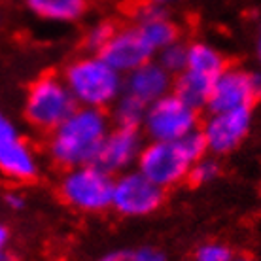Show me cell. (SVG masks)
<instances>
[{"mask_svg": "<svg viewBox=\"0 0 261 261\" xmlns=\"http://www.w3.org/2000/svg\"><path fill=\"white\" fill-rule=\"evenodd\" d=\"M206 153L208 150H206L204 137L201 129H195L172 142L146 140L138 157L137 169L146 178H150L155 186L167 191L190 180L193 163Z\"/></svg>", "mask_w": 261, "mask_h": 261, "instance_id": "7a4b0ae2", "label": "cell"}, {"mask_svg": "<svg viewBox=\"0 0 261 261\" xmlns=\"http://www.w3.org/2000/svg\"><path fill=\"white\" fill-rule=\"evenodd\" d=\"M61 78L78 106L110 110L123 93V76L114 70L98 53H85L63 68Z\"/></svg>", "mask_w": 261, "mask_h": 261, "instance_id": "3957f363", "label": "cell"}, {"mask_svg": "<svg viewBox=\"0 0 261 261\" xmlns=\"http://www.w3.org/2000/svg\"><path fill=\"white\" fill-rule=\"evenodd\" d=\"M227 66V59L220 49L204 40L188 44V63L184 70L195 72L199 76L214 82Z\"/></svg>", "mask_w": 261, "mask_h": 261, "instance_id": "9a60e30c", "label": "cell"}, {"mask_svg": "<svg viewBox=\"0 0 261 261\" xmlns=\"http://www.w3.org/2000/svg\"><path fill=\"white\" fill-rule=\"evenodd\" d=\"M172 82H174V76L165 70L155 59H151L129 74H125L123 93L150 106L157 98L172 93Z\"/></svg>", "mask_w": 261, "mask_h": 261, "instance_id": "5bb4252c", "label": "cell"}, {"mask_svg": "<svg viewBox=\"0 0 261 261\" xmlns=\"http://www.w3.org/2000/svg\"><path fill=\"white\" fill-rule=\"evenodd\" d=\"M133 25L153 53L161 51L169 44L180 40V29L176 21L169 15L167 6H161L157 2L138 8Z\"/></svg>", "mask_w": 261, "mask_h": 261, "instance_id": "4fadbf2b", "label": "cell"}, {"mask_svg": "<svg viewBox=\"0 0 261 261\" xmlns=\"http://www.w3.org/2000/svg\"><path fill=\"white\" fill-rule=\"evenodd\" d=\"M254 114L252 108H239V110L208 112L206 118L199 125L206 150L210 155L223 157L229 155L241 146L252 130Z\"/></svg>", "mask_w": 261, "mask_h": 261, "instance_id": "ba28073f", "label": "cell"}, {"mask_svg": "<svg viewBox=\"0 0 261 261\" xmlns=\"http://www.w3.org/2000/svg\"><path fill=\"white\" fill-rule=\"evenodd\" d=\"M10 231L4 223H0V261H10Z\"/></svg>", "mask_w": 261, "mask_h": 261, "instance_id": "4316f807", "label": "cell"}, {"mask_svg": "<svg viewBox=\"0 0 261 261\" xmlns=\"http://www.w3.org/2000/svg\"><path fill=\"white\" fill-rule=\"evenodd\" d=\"M220 174H222V165L218 161V157L206 153L193 163L190 172V182H193L195 186H206V184L216 182Z\"/></svg>", "mask_w": 261, "mask_h": 261, "instance_id": "ffe728a7", "label": "cell"}, {"mask_svg": "<svg viewBox=\"0 0 261 261\" xmlns=\"http://www.w3.org/2000/svg\"><path fill=\"white\" fill-rule=\"evenodd\" d=\"M114 176L97 163L80 165L63 170L57 193L68 208L80 214H102L112 208Z\"/></svg>", "mask_w": 261, "mask_h": 261, "instance_id": "5b68a950", "label": "cell"}, {"mask_svg": "<svg viewBox=\"0 0 261 261\" xmlns=\"http://www.w3.org/2000/svg\"><path fill=\"white\" fill-rule=\"evenodd\" d=\"M153 59L163 66L169 74L178 76L186 68V63H188V44L176 40V42L169 44L167 47H163L161 51H157Z\"/></svg>", "mask_w": 261, "mask_h": 261, "instance_id": "d6986e66", "label": "cell"}, {"mask_svg": "<svg viewBox=\"0 0 261 261\" xmlns=\"http://www.w3.org/2000/svg\"><path fill=\"white\" fill-rule=\"evenodd\" d=\"M199 110L169 93L146 108L140 133L148 142H172L199 129Z\"/></svg>", "mask_w": 261, "mask_h": 261, "instance_id": "8992f818", "label": "cell"}, {"mask_svg": "<svg viewBox=\"0 0 261 261\" xmlns=\"http://www.w3.org/2000/svg\"><path fill=\"white\" fill-rule=\"evenodd\" d=\"M116 31V25L112 21H97L95 25H91L84 34V46L89 53H98L105 44L110 40L112 33Z\"/></svg>", "mask_w": 261, "mask_h": 261, "instance_id": "44dd1931", "label": "cell"}, {"mask_svg": "<svg viewBox=\"0 0 261 261\" xmlns=\"http://www.w3.org/2000/svg\"><path fill=\"white\" fill-rule=\"evenodd\" d=\"M254 100H257V95H255L252 70H246L242 66L227 65L225 70L214 80L204 110L223 112L252 108Z\"/></svg>", "mask_w": 261, "mask_h": 261, "instance_id": "8fae6325", "label": "cell"}, {"mask_svg": "<svg viewBox=\"0 0 261 261\" xmlns=\"http://www.w3.org/2000/svg\"><path fill=\"white\" fill-rule=\"evenodd\" d=\"M4 204L13 212H19V210L25 208V195L19 191H8L4 195Z\"/></svg>", "mask_w": 261, "mask_h": 261, "instance_id": "d4e9b609", "label": "cell"}, {"mask_svg": "<svg viewBox=\"0 0 261 261\" xmlns=\"http://www.w3.org/2000/svg\"><path fill=\"white\" fill-rule=\"evenodd\" d=\"M212 80H206L190 70H182L178 76H174L172 82V93L186 105H190L195 110H204L212 89Z\"/></svg>", "mask_w": 261, "mask_h": 261, "instance_id": "e0dca14e", "label": "cell"}, {"mask_svg": "<svg viewBox=\"0 0 261 261\" xmlns=\"http://www.w3.org/2000/svg\"><path fill=\"white\" fill-rule=\"evenodd\" d=\"M165 202V191L138 169L114 178L112 210L121 218H146L155 214Z\"/></svg>", "mask_w": 261, "mask_h": 261, "instance_id": "52a82bcc", "label": "cell"}, {"mask_svg": "<svg viewBox=\"0 0 261 261\" xmlns=\"http://www.w3.org/2000/svg\"><path fill=\"white\" fill-rule=\"evenodd\" d=\"M6 116H4V114H2V110H0V125H2V123H4V121H6Z\"/></svg>", "mask_w": 261, "mask_h": 261, "instance_id": "f546056e", "label": "cell"}, {"mask_svg": "<svg viewBox=\"0 0 261 261\" xmlns=\"http://www.w3.org/2000/svg\"><path fill=\"white\" fill-rule=\"evenodd\" d=\"M133 252H135V261H169L163 250L157 246H150V244L135 248Z\"/></svg>", "mask_w": 261, "mask_h": 261, "instance_id": "603a6c76", "label": "cell"}, {"mask_svg": "<svg viewBox=\"0 0 261 261\" xmlns=\"http://www.w3.org/2000/svg\"><path fill=\"white\" fill-rule=\"evenodd\" d=\"M153 2L161 4V6H169V4H174V2H178V0H153Z\"/></svg>", "mask_w": 261, "mask_h": 261, "instance_id": "83f0119b", "label": "cell"}, {"mask_svg": "<svg viewBox=\"0 0 261 261\" xmlns=\"http://www.w3.org/2000/svg\"><path fill=\"white\" fill-rule=\"evenodd\" d=\"M144 144L146 138L140 129H125L112 125V129L108 130V135L98 148L95 163L116 178L127 170L137 169Z\"/></svg>", "mask_w": 261, "mask_h": 261, "instance_id": "30bf717a", "label": "cell"}, {"mask_svg": "<svg viewBox=\"0 0 261 261\" xmlns=\"http://www.w3.org/2000/svg\"><path fill=\"white\" fill-rule=\"evenodd\" d=\"M110 129L112 121L106 110L78 106L57 129L47 135V157L63 170L95 163L98 148Z\"/></svg>", "mask_w": 261, "mask_h": 261, "instance_id": "6da1fadb", "label": "cell"}, {"mask_svg": "<svg viewBox=\"0 0 261 261\" xmlns=\"http://www.w3.org/2000/svg\"><path fill=\"white\" fill-rule=\"evenodd\" d=\"M231 261H254V259H250V257H246V255H235Z\"/></svg>", "mask_w": 261, "mask_h": 261, "instance_id": "f1b7e54d", "label": "cell"}, {"mask_svg": "<svg viewBox=\"0 0 261 261\" xmlns=\"http://www.w3.org/2000/svg\"><path fill=\"white\" fill-rule=\"evenodd\" d=\"M255 59H257V70H252V76H254L255 95L261 98V23L255 31Z\"/></svg>", "mask_w": 261, "mask_h": 261, "instance_id": "cb8c5ba5", "label": "cell"}, {"mask_svg": "<svg viewBox=\"0 0 261 261\" xmlns=\"http://www.w3.org/2000/svg\"><path fill=\"white\" fill-rule=\"evenodd\" d=\"M98 55L121 76L129 74L155 57V53L144 42L135 25L116 27V31L112 33L110 40L98 51Z\"/></svg>", "mask_w": 261, "mask_h": 261, "instance_id": "7c38bea8", "label": "cell"}, {"mask_svg": "<svg viewBox=\"0 0 261 261\" xmlns=\"http://www.w3.org/2000/svg\"><path fill=\"white\" fill-rule=\"evenodd\" d=\"M97 261H135V252L133 250H112L100 255Z\"/></svg>", "mask_w": 261, "mask_h": 261, "instance_id": "484cf974", "label": "cell"}, {"mask_svg": "<svg viewBox=\"0 0 261 261\" xmlns=\"http://www.w3.org/2000/svg\"><path fill=\"white\" fill-rule=\"evenodd\" d=\"M233 257H235L233 250L220 241L202 242L193 252V261H231Z\"/></svg>", "mask_w": 261, "mask_h": 261, "instance_id": "7402d4cb", "label": "cell"}, {"mask_svg": "<svg viewBox=\"0 0 261 261\" xmlns=\"http://www.w3.org/2000/svg\"><path fill=\"white\" fill-rule=\"evenodd\" d=\"M0 174L17 184L40 174V155L10 119L0 125Z\"/></svg>", "mask_w": 261, "mask_h": 261, "instance_id": "9c48e42d", "label": "cell"}, {"mask_svg": "<svg viewBox=\"0 0 261 261\" xmlns=\"http://www.w3.org/2000/svg\"><path fill=\"white\" fill-rule=\"evenodd\" d=\"M78 108L65 80L57 74H44L29 85L23 102V118L31 129L49 135Z\"/></svg>", "mask_w": 261, "mask_h": 261, "instance_id": "277c9868", "label": "cell"}, {"mask_svg": "<svg viewBox=\"0 0 261 261\" xmlns=\"http://www.w3.org/2000/svg\"><path fill=\"white\" fill-rule=\"evenodd\" d=\"M27 10L49 23H76L87 12V0H23Z\"/></svg>", "mask_w": 261, "mask_h": 261, "instance_id": "2e32d148", "label": "cell"}, {"mask_svg": "<svg viewBox=\"0 0 261 261\" xmlns=\"http://www.w3.org/2000/svg\"><path fill=\"white\" fill-rule=\"evenodd\" d=\"M148 106L140 102L138 98L130 97L127 93H121L118 100L110 106L108 116L114 127H125V129H140Z\"/></svg>", "mask_w": 261, "mask_h": 261, "instance_id": "ac0fdd59", "label": "cell"}]
</instances>
